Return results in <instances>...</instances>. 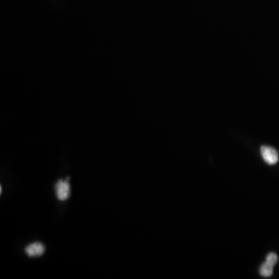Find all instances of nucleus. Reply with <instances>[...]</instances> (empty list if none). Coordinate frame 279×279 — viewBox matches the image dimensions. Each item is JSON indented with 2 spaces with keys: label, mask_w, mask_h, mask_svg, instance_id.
Instances as JSON below:
<instances>
[{
  "label": "nucleus",
  "mask_w": 279,
  "mask_h": 279,
  "mask_svg": "<svg viewBox=\"0 0 279 279\" xmlns=\"http://www.w3.org/2000/svg\"><path fill=\"white\" fill-rule=\"evenodd\" d=\"M56 196L61 201H66L70 197L71 186L68 180H59L55 185Z\"/></svg>",
  "instance_id": "obj_1"
},
{
  "label": "nucleus",
  "mask_w": 279,
  "mask_h": 279,
  "mask_svg": "<svg viewBox=\"0 0 279 279\" xmlns=\"http://www.w3.org/2000/svg\"><path fill=\"white\" fill-rule=\"evenodd\" d=\"M25 252L31 257H40L45 252V247L41 243H33L26 247Z\"/></svg>",
  "instance_id": "obj_3"
},
{
  "label": "nucleus",
  "mask_w": 279,
  "mask_h": 279,
  "mask_svg": "<svg viewBox=\"0 0 279 279\" xmlns=\"http://www.w3.org/2000/svg\"><path fill=\"white\" fill-rule=\"evenodd\" d=\"M277 254H274V253H270L266 257L267 262H270V263L273 264V265H275L277 264Z\"/></svg>",
  "instance_id": "obj_5"
},
{
  "label": "nucleus",
  "mask_w": 279,
  "mask_h": 279,
  "mask_svg": "<svg viewBox=\"0 0 279 279\" xmlns=\"http://www.w3.org/2000/svg\"><path fill=\"white\" fill-rule=\"evenodd\" d=\"M274 265L268 262H265L260 268V274L262 277H270L272 275Z\"/></svg>",
  "instance_id": "obj_4"
},
{
  "label": "nucleus",
  "mask_w": 279,
  "mask_h": 279,
  "mask_svg": "<svg viewBox=\"0 0 279 279\" xmlns=\"http://www.w3.org/2000/svg\"><path fill=\"white\" fill-rule=\"evenodd\" d=\"M261 154L265 162L268 164H275L278 161V154L272 147L262 146L261 147Z\"/></svg>",
  "instance_id": "obj_2"
}]
</instances>
